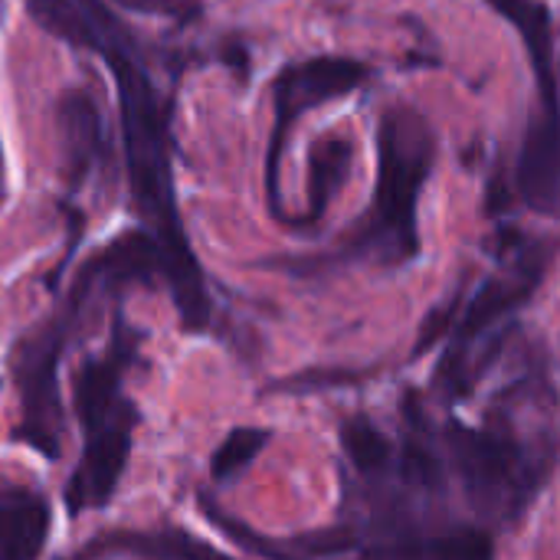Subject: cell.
Returning <instances> with one entry per match:
<instances>
[{
	"instance_id": "obj_1",
	"label": "cell",
	"mask_w": 560,
	"mask_h": 560,
	"mask_svg": "<svg viewBox=\"0 0 560 560\" xmlns=\"http://www.w3.org/2000/svg\"><path fill=\"white\" fill-rule=\"evenodd\" d=\"M79 7L85 10V16L92 20V30H95L92 49L102 52V59L112 66V75H115L125 164H128V184H131L135 207L154 233V246L161 253V272L171 282L180 322L190 331H197L210 318V299L203 292L200 266H197V259L187 246V236L180 230V220H177L164 105L158 102V92L148 82V72H144L141 59L135 56L128 36L118 30L121 23L98 0H82Z\"/></svg>"
},
{
	"instance_id": "obj_2",
	"label": "cell",
	"mask_w": 560,
	"mask_h": 560,
	"mask_svg": "<svg viewBox=\"0 0 560 560\" xmlns=\"http://www.w3.org/2000/svg\"><path fill=\"white\" fill-rule=\"evenodd\" d=\"M436 135L410 105H390L377 121V187L351 236V256L377 266H404L420 253L417 207L433 171Z\"/></svg>"
},
{
	"instance_id": "obj_3",
	"label": "cell",
	"mask_w": 560,
	"mask_h": 560,
	"mask_svg": "<svg viewBox=\"0 0 560 560\" xmlns=\"http://www.w3.org/2000/svg\"><path fill=\"white\" fill-rule=\"evenodd\" d=\"M548 259H551V249L545 243L515 246L512 256L502 262V269L495 276H489L486 285L476 292V299L463 312V322L456 325L450 351H446V358L440 364V384L453 397H459V394H466L472 387V371H469L472 348L482 345V341L499 348V338H492L495 328L505 318H512L535 295V289L545 279Z\"/></svg>"
},
{
	"instance_id": "obj_4",
	"label": "cell",
	"mask_w": 560,
	"mask_h": 560,
	"mask_svg": "<svg viewBox=\"0 0 560 560\" xmlns=\"http://www.w3.org/2000/svg\"><path fill=\"white\" fill-rule=\"evenodd\" d=\"M446 443L466 495L482 515L518 512L535 495L541 482L538 456L525 450L509 427L469 430L463 423H450Z\"/></svg>"
},
{
	"instance_id": "obj_5",
	"label": "cell",
	"mask_w": 560,
	"mask_h": 560,
	"mask_svg": "<svg viewBox=\"0 0 560 560\" xmlns=\"http://www.w3.org/2000/svg\"><path fill=\"white\" fill-rule=\"evenodd\" d=\"M371 75V69L358 59H345V56H315L295 66H285L272 85V105H276V125H272V144H269V161H266V184H269V203L279 213V164H282V151H285V138L292 131V125L318 108L322 102L341 98L348 92H354L358 85H364Z\"/></svg>"
},
{
	"instance_id": "obj_6",
	"label": "cell",
	"mask_w": 560,
	"mask_h": 560,
	"mask_svg": "<svg viewBox=\"0 0 560 560\" xmlns=\"http://www.w3.org/2000/svg\"><path fill=\"white\" fill-rule=\"evenodd\" d=\"M62 348V325L46 322L36 335L23 338L13 358L23 417H26V440L43 450L46 456H59V397H56V364Z\"/></svg>"
},
{
	"instance_id": "obj_7",
	"label": "cell",
	"mask_w": 560,
	"mask_h": 560,
	"mask_svg": "<svg viewBox=\"0 0 560 560\" xmlns=\"http://www.w3.org/2000/svg\"><path fill=\"white\" fill-rule=\"evenodd\" d=\"M135 420H138L135 407L121 400V407L105 423L85 430V459H82V469L75 472L72 489H69L72 512L92 509V505H102L112 499L118 476L125 469V459H128Z\"/></svg>"
},
{
	"instance_id": "obj_8",
	"label": "cell",
	"mask_w": 560,
	"mask_h": 560,
	"mask_svg": "<svg viewBox=\"0 0 560 560\" xmlns=\"http://www.w3.org/2000/svg\"><path fill=\"white\" fill-rule=\"evenodd\" d=\"M515 187L528 210L541 217L560 213V112L535 108L518 154Z\"/></svg>"
},
{
	"instance_id": "obj_9",
	"label": "cell",
	"mask_w": 560,
	"mask_h": 560,
	"mask_svg": "<svg viewBox=\"0 0 560 560\" xmlns=\"http://www.w3.org/2000/svg\"><path fill=\"white\" fill-rule=\"evenodd\" d=\"M56 151L66 184L75 190L102 151V115L85 92H66L56 105Z\"/></svg>"
},
{
	"instance_id": "obj_10",
	"label": "cell",
	"mask_w": 560,
	"mask_h": 560,
	"mask_svg": "<svg viewBox=\"0 0 560 560\" xmlns=\"http://www.w3.org/2000/svg\"><path fill=\"white\" fill-rule=\"evenodd\" d=\"M499 16H505L532 59L535 85H538V105L548 112H560L558 72H555V33H551V10L541 0H486Z\"/></svg>"
},
{
	"instance_id": "obj_11",
	"label": "cell",
	"mask_w": 560,
	"mask_h": 560,
	"mask_svg": "<svg viewBox=\"0 0 560 560\" xmlns=\"http://www.w3.org/2000/svg\"><path fill=\"white\" fill-rule=\"evenodd\" d=\"M49 532L46 502L33 492H0V560H36Z\"/></svg>"
},
{
	"instance_id": "obj_12",
	"label": "cell",
	"mask_w": 560,
	"mask_h": 560,
	"mask_svg": "<svg viewBox=\"0 0 560 560\" xmlns=\"http://www.w3.org/2000/svg\"><path fill=\"white\" fill-rule=\"evenodd\" d=\"M354 161V144L345 135H325L308 151V210L305 223H318L338 190L345 187Z\"/></svg>"
},
{
	"instance_id": "obj_13",
	"label": "cell",
	"mask_w": 560,
	"mask_h": 560,
	"mask_svg": "<svg viewBox=\"0 0 560 560\" xmlns=\"http://www.w3.org/2000/svg\"><path fill=\"white\" fill-rule=\"evenodd\" d=\"M72 394H75V413H79L85 430L105 423L121 407V397H118V364L112 358H98V361L82 364Z\"/></svg>"
},
{
	"instance_id": "obj_14",
	"label": "cell",
	"mask_w": 560,
	"mask_h": 560,
	"mask_svg": "<svg viewBox=\"0 0 560 560\" xmlns=\"http://www.w3.org/2000/svg\"><path fill=\"white\" fill-rule=\"evenodd\" d=\"M341 446H345L351 466L368 479L384 476L394 463V450H390L387 436L368 417H354L341 427Z\"/></svg>"
},
{
	"instance_id": "obj_15",
	"label": "cell",
	"mask_w": 560,
	"mask_h": 560,
	"mask_svg": "<svg viewBox=\"0 0 560 560\" xmlns=\"http://www.w3.org/2000/svg\"><path fill=\"white\" fill-rule=\"evenodd\" d=\"M33 20L49 30L52 36L72 43V46H92L95 43V30L92 20L85 16V10L79 7V0H26Z\"/></svg>"
},
{
	"instance_id": "obj_16",
	"label": "cell",
	"mask_w": 560,
	"mask_h": 560,
	"mask_svg": "<svg viewBox=\"0 0 560 560\" xmlns=\"http://www.w3.org/2000/svg\"><path fill=\"white\" fill-rule=\"evenodd\" d=\"M269 443V430H259V427H236L230 430V436L220 443V450L213 453V479L226 482L233 476H240Z\"/></svg>"
},
{
	"instance_id": "obj_17",
	"label": "cell",
	"mask_w": 560,
	"mask_h": 560,
	"mask_svg": "<svg viewBox=\"0 0 560 560\" xmlns=\"http://www.w3.org/2000/svg\"><path fill=\"white\" fill-rule=\"evenodd\" d=\"M423 560H495V541L486 528L459 525L433 538Z\"/></svg>"
},
{
	"instance_id": "obj_18",
	"label": "cell",
	"mask_w": 560,
	"mask_h": 560,
	"mask_svg": "<svg viewBox=\"0 0 560 560\" xmlns=\"http://www.w3.org/2000/svg\"><path fill=\"white\" fill-rule=\"evenodd\" d=\"M459 312V299H453L450 305H443V308H436V312H430V318L423 322V328H420V338H417V348H413V354L420 358L433 341H440L443 338V331L453 325V315Z\"/></svg>"
},
{
	"instance_id": "obj_19",
	"label": "cell",
	"mask_w": 560,
	"mask_h": 560,
	"mask_svg": "<svg viewBox=\"0 0 560 560\" xmlns=\"http://www.w3.org/2000/svg\"><path fill=\"white\" fill-rule=\"evenodd\" d=\"M115 3H125L141 13H177V16L190 7L187 0H115Z\"/></svg>"
},
{
	"instance_id": "obj_20",
	"label": "cell",
	"mask_w": 560,
	"mask_h": 560,
	"mask_svg": "<svg viewBox=\"0 0 560 560\" xmlns=\"http://www.w3.org/2000/svg\"><path fill=\"white\" fill-rule=\"evenodd\" d=\"M0 197H3V161H0Z\"/></svg>"
}]
</instances>
